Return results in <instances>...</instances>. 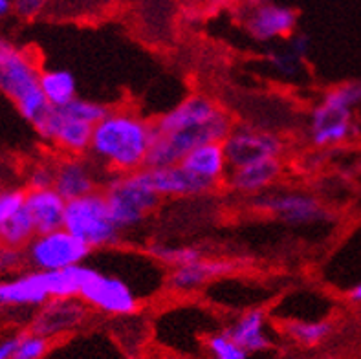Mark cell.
Here are the masks:
<instances>
[{
  "instance_id": "obj_1",
  "label": "cell",
  "mask_w": 361,
  "mask_h": 359,
  "mask_svg": "<svg viewBox=\"0 0 361 359\" xmlns=\"http://www.w3.org/2000/svg\"><path fill=\"white\" fill-rule=\"evenodd\" d=\"M233 127L224 107L204 94H192L154 119V140L147 167L180 164L195 147L224 141Z\"/></svg>"
},
{
  "instance_id": "obj_2",
  "label": "cell",
  "mask_w": 361,
  "mask_h": 359,
  "mask_svg": "<svg viewBox=\"0 0 361 359\" xmlns=\"http://www.w3.org/2000/svg\"><path fill=\"white\" fill-rule=\"evenodd\" d=\"M152 140L154 121L136 110L109 109L94 125L87 154L106 176L136 173L147 167Z\"/></svg>"
},
{
  "instance_id": "obj_3",
  "label": "cell",
  "mask_w": 361,
  "mask_h": 359,
  "mask_svg": "<svg viewBox=\"0 0 361 359\" xmlns=\"http://www.w3.org/2000/svg\"><path fill=\"white\" fill-rule=\"evenodd\" d=\"M41 72L32 51L0 35V96L8 97L32 125L50 107L39 87Z\"/></svg>"
},
{
  "instance_id": "obj_4",
  "label": "cell",
  "mask_w": 361,
  "mask_h": 359,
  "mask_svg": "<svg viewBox=\"0 0 361 359\" xmlns=\"http://www.w3.org/2000/svg\"><path fill=\"white\" fill-rule=\"evenodd\" d=\"M101 191L105 195L112 219L123 233L140 228L161 202L147 178L145 169L136 173L110 174Z\"/></svg>"
},
{
  "instance_id": "obj_5",
  "label": "cell",
  "mask_w": 361,
  "mask_h": 359,
  "mask_svg": "<svg viewBox=\"0 0 361 359\" xmlns=\"http://www.w3.org/2000/svg\"><path fill=\"white\" fill-rule=\"evenodd\" d=\"M63 228L85 242L92 251L110 250L125 235L112 219L101 189L66 202Z\"/></svg>"
},
{
  "instance_id": "obj_6",
  "label": "cell",
  "mask_w": 361,
  "mask_h": 359,
  "mask_svg": "<svg viewBox=\"0 0 361 359\" xmlns=\"http://www.w3.org/2000/svg\"><path fill=\"white\" fill-rule=\"evenodd\" d=\"M27 268L39 272H55L70 266L85 264L90 259L92 250L68 229L37 233L24 248Z\"/></svg>"
},
{
  "instance_id": "obj_7",
  "label": "cell",
  "mask_w": 361,
  "mask_h": 359,
  "mask_svg": "<svg viewBox=\"0 0 361 359\" xmlns=\"http://www.w3.org/2000/svg\"><path fill=\"white\" fill-rule=\"evenodd\" d=\"M79 299L88 308L116 317L133 315L140 308V297L121 275L101 272L96 266H90L88 269L79 291Z\"/></svg>"
},
{
  "instance_id": "obj_8",
  "label": "cell",
  "mask_w": 361,
  "mask_h": 359,
  "mask_svg": "<svg viewBox=\"0 0 361 359\" xmlns=\"http://www.w3.org/2000/svg\"><path fill=\"white\" fill-rule=\"evenodd\" d=\"M37 134L63 152L64 156H82L88 152L94 125L75 118L66 107H48L33 123Z\"/></svg>"
},
{
  "instance_id": "obj_9",
  "label": "cell",
  "mask_w": 361,
  "mask_h": 359,
  "mask_svg": "<svg viewBox=\"0 0 361 359\" xmlns=\"http://www.w3.org/2000/svg\"><path fill=\"white\" fill-rule=\"evenodd\" d=\"M253 205L288 226H310L329 220L325 205L302 191H266L255 196Z\"/></svg>"
},
{
  "instance_id": "obj_10",
  "label": "cell",
  "mask_w": 361,
  "mask_h": 359,
  "mask_svg": "<svg viewBox=\"0 0 361 359\" xmlns=\"http://www.w3.org/2000/svg\"><path fill=\"white\" fill-rule=\"evenodd\" d=\"M222 145L228 156L229 169L261 159L281 158L284 152V143L277 134L252 125L231 128Z\"/></svg>"
},
{
  "instance_id": "obj_11",
  "label": "cell",
  "mask_w": 361,
  "mask_h": 359,
  "mask_svg": "<svg viewBox=\"0 0 361 359\" xmlns=\"http://www.w3.org/2000/svg\"><path fill=\"white\" fill-rule=\"evenodd\" d=\"M50 299V272L30 268L0 279V308H39Z\"/></svg>"
},
{
  "instance_id": "obj_12",
  "label": "cell",
  "mask_w": 361,
  "mask_h": 359,
  "mask_svg": "<svg viewBox=\"0 0 361 359\" xmlns=\"http://www.w3.org/2000/svg\"><path fill=\"white\" fill-rule=\"evenodd\" d=\"M54 189L66 202L99 191L103 171L90 158L64 156L54 164Z\"/></svg>"
},
{
  "instance_id": "obj_13",
  "label": "cell",
  "mask_w": 361,
  "mask_h": 359,
  "mask_svg": "<svg viewBox=\"0 0 361 359\" xmlns=\"http://www.w3.org/2000/svg\"><path fill=\"white\" fill-rule=\"evenodd\" d=\"M147 178L160 198H195L211 195L219 183L191 173L182 164L165 165V167H145Z\"/></svg>"
},
{
  "instance_id": "obj_14",
  "label": "cell",
  "mask_w": 361,
  "mask_h": 359,
  "mask_svg": "<svg viewBox=\"0 0 361 359\" xmlns=\"http://www.w3.org/2000/svg\"><path fill=\"white\" fill-rule=\"evenodd\" d=\"M308 132H310V141L316 147H332L343 143L354 134L353 109L323 97L319 105L312 110Z\"/></svg>"
},
{
  "instance_id": "obj_15",
  "label": "cell",
  "mask_w": 361,
  "mask_h": 359,
  "mask_svg": "<svg viewBox=\"0 0 361 359\" xmlns=\"http://www.w3.org/2000/svg\"><path fill=\"white\" fill-rule=\"evenodd\" d=\"M298 26V15L292 8L275 2H262L246 15L244 28L257 42L288 39Z\"/></svg>"
},
{
  "instance_id": "obj_16",
  "label": "cell",
  "mask_w": 361,
  "mask_h": 359,
  "mask_svg": "<svg viewBox=\"0 0 361 359\" xmlns=\"http://www.w3.org/2000/svg\"><path fill=\"white\" fill-rule=\"evenodd\" d=\"M235 269H237V262L233 260L200 257L195 262L171 269L167 275V288L176 293H191V291L207 286L209 282L228 277Z\"/></svg>"
},
{
  "instance_id": "obj_17",
  "label": "cell",
  "mask_w": 361,
  "mask_h": 359,
  "mask_svg": "<svg viewBox=\"0 0 361 359\" xmlns=\"http://www.w3.org/2000/svg\"><path fill=\"white\" fill-rule=\"evenodd\" d=\"M88 306L79 297L72 299H50L41 306V312L33 321V332L44 337L66 334L81 327L87 319Z\"/></svg>"
},
{
  "instance_id": "obj_18",
  "label": "cell",
  "mask_w": 361,
  "mask_h": 359,
  "mask_svg": "<svg viewBox=\"0 0 361 359\" xmlns=\"http://www.w3.org/2000/svg\"><path fill=\"white\" fill-rule=\"evenodd\" d=\"M281 173H283L281 158L261 159V162L229 169L224 182L237 195L257 196L270 191L274 183L279 180Z\"/></svg>"
},
{
  "instance_id": "obj_19",
  "label": "cell",
  "mask_w": 361,
  "mask_h": 359,
  "mask_svg": "<svg viewBox=\"0 0 361 359\" xmlns=\"http://www.w3.org/2000/svg\"><path fill=\"white\" fill-rule=\"evenodd\" d=\"M24 207L32 217L37 233L54 231L63 228L66 200L54 187L46 189H26Z\"/></svg>"
},
{
  "instance_id": "obj_20",
  "label": "cell",
  "mask_w": 361,
  "mask_h": 359,
  "mask_svg": "<svg viewBox=\"0 0 361 359\" xmlns=\"http://www.w3.org/2000/svg\"><path fill=\"white\" fill-rule=\"evenodd\" d=\"M180 164L188 167L191 173L206 178L209 182L219 183V185L224 182L229 171L228 156H226L222 141H209V143L195 147L192 150H189Z\"/></svg>"
},
{
  "instance_id": "obj_21",
  "label": "cell",
  "mask_w": 361,
  "mask_h": 359,
  "mask_svg": "<svg viewBox=\"0 0 361 359\" xmlns=\"http://www.w3.org/2000/svg\"><path fill=\"white\" fill-rule=\"evenodd\" d=\"M228 336L247 352L266 351L271 345L266 334V314L262 310H247L233 324L226 328Z\"/></svg>"
},
{
  "instance_id": "obj_22",
  "label": "cell",
  "mask_w": 361,
  "mask_h": 359,
  "mask_svg": "<svg viewBox=\"0 0 361 359\" xmlns=\"http://www.w3.org/2000/svg\"><path fill=\"white\" fill-rule=\"evenodd\" d=\"M39 87H41L48 105L51 107H63L78 97V81L68 70H42L41 78H39Z\"/></svg>"
},
{
  "instance_id": "obj_23",
  "label": "cell",
  "mask_w": 361,
  "mask_h": 359,
  "mask_svg": "<svg viewBox=\"0 0 361 359\" xmlns=\"http://www.w3.org/2000/svg\"><path fill=\"white\" fill-rule=\"evenodd\" d=\"M310 50V41L305 35H295L290 39L286 50L274 51L270 55V68L281 78H295L299 73V66L307 59Z\"/></svg>"
},
{
  "instance_id": "obj_24",
  "label": "cell",
  "mask_w": 361,
  "mask_h": 359,
  "mask_svg": "<svg viewBox=\"0 0 361 359\" xmlns=\"http://www.w3.org/2000/svg\"><path fill=\"white\" fill-rule=\"evenodd\" d=\"M149 257L152 260H156L160 266L173 269L195 262L200 257H204V253H202V250L197 248V245H176L158 242V244H151V248H149Z\"/></svg>"
},
{
  "instance_id": "obj_25",
  "label": "cell",
  "mask_w": 361,
  "mask_h": 359,
  "mask_svg": "<svg viewBox=\"0 0 361 359\" xmlns=\"http://www.w3.org/2000/svg\"><path fill=\"white\" fill-rule=\"evenodd\" d=\"M37 231L32 222V217L26 211V207H23L4 224V228L0 229V244L26 248L27 242L32 241Z\"/></svg>"
},
{
  "instance_id": "obj_26",
  "label": "cell",
  "mask_w": 361,
  "mask_h": 359,
  "mask_svg": "<svg viewBox=\"0 0 361 359\" xmlns=\"http://www.w3.org/2000/svg\"><path fill=\"white\" fill-rule=\"evenodd\" d=\"M284 330L293 341L305 346H314L319 345L329 336L332 327L325 321H288L284 324Z\"/></svg>"
},
{
  "instance_id": "obj_27",
  "label": "cell",
  "mask_w": 361,
  "mask_h": 359,
  "mask_svg": "<svg viewBox=\"0 0 361 359\" xmlns=\"http://www.w3.org/2000/svg\"><path fill=\"white\" fill-rule=\"evenodd\" d=\"M207 351L215 359H247L250 354L237 341H233L226 330L207 339Z\"/></svg>"
},
{
  "instance_id": "obj_28",
  "label": "cell",
  "mask_w": 361,
  "mask_h": 359,
  "mask_svg": "<svg viewBox=\"0 0 361 359\" xmlns=\"http://www.w3.org/2000/svg\"><path fill=\"white\" fill-rule=\"evenodd\" d=\"M24 200H26V189H20V187L0 189V229L4 228V224L13 214L23 209Z\"/></svg>"
},
{
  "instance_id": "obj_29",
  "label": "cell",
  "mask_w": 361,
  "mask_h": 359,
  "mask_svg": "<svg viewBox=\"0 0 361 359\" xmlns=\"http://www.w3.org/2000/svg\"><path fill=\"white\" fill-rule=\"evenodd\" d=\"M64 107H66L75 118L90 123V125H96V123L109 112V109H106L105 105H101L97 101L85 99V97L79 96L75 97V99L70 101V103H66Z\"/></svg>"
},
{
  "instance_id": "obj_30",
  "label": "cell",
  "mask_w": 361,
  "mask_h": 359,
  "mask_svg": "<svg viewBox=\"0 0 361 359\" xmlns=\"http://www.w3.org/2000/svg\"><path fill=\"white\" fill-rule=\"evenodd\" d=\"M48 352V337L39 334L18 337V345L11 359H41Z\"/></svg>"
},
{
  "instance_id": "obj_31",
  "label": "cell",
  "mask_w": 361,
  "mask_h": 359,
  "mask_svg": "<svg viewBox=\"0 0 361 359\" xmlns=\"http://www.w3.org/2000/svg\"><path fill=\"white\" fill-rule=\"evenodd\" d=\"M26 251L24 248L0 244V275H15L26 268Z\"/></svg>"
},
{
  "instance_id": "obj_32",
  "label": "cell",
  "mask_w": 361,
  "mask_h": 359,
  "mask_svg": "<svg viewBox=\"0 0 361 359\" xmlns=\"http://www.w3.org/2000/svg\"><path fill=\"white\" fill-rule=\"evenodd\" d=\"M325 97L330 101H334V103H338V105H343L347 107V109H354V107L361 103V81L341 85V87L330 90Z\"/></svg>"
},
{
  "instance_id": "obj_33",
  "label": "cell",
  "mask_w": 361,
  "mask_h": 359,
  "mask_svg": "<svg viewBox=\"0 0 361 359\" xmlns=\"http://www.w3.org/2000/svg\"><path fill=\"white\" fill-rule=\"evenodd\" d=\"M54 165L51 164H35L30 167L26 174L27 189H46V187H54Z\"/></svg>"
},
{
  "instance_id": "obj_34",
  "label": "cell",
  "mask_w": 361,
  "mask_h": 359,
  "mask_svg": "<svg viewBox=\"0 0 361 359\" xmlns=\"http://www.w3.org/2000/svg\"><path fill=\"white\" fill-rule=\"evenodd\" d=\"M13 13L23 18H35L50 4V0H9Z\"/></svg>"
},
{
  "instance_id": "obj_35",
  "label": "cell",
  "mask_w": 361,
  "mask_h": 359,
  "mask_svg": "<svg viewBox=\"0 0 361 359\" xmlns=\"http://www.w3.org/2000/svg\"><path fill=\"white\" fill-rule=\"evenodd\" d=\"M17 345H18V337H9V339L0 341V359L13 358Z\"/></svg>"
},
{
  "instance_id": "obj_36",
  "label": "cell",
  "mask_w": 361,
  "mask_h": 359,
  "mask_svg": "<svg viewBox=\"0 0 361 359\" xmlns=\"http://www.w3.org/2000/svg\"><path fill=\"white\" fill-rule=\"evenodd\" d=\"M13 9H11V2L9 0H0V20L8 17Z\"/></svg>"
},
{
  "instance_id": "obj_37",
  "label": "cell",
  "mask_w": 361,
  "mask_h": 359,
  "mask_svg": "<svg viewBox=\"0 0 361 359\" xmlns=\"http://www.w3.org/2000/svg\"><path fill=\"white\" fill-rule=\"evenodd\" d=\"M348 296H350V299H353L354 303H361V282L360 284H356L353 290H350V293H348Z\"/></svg>"
}]
</instances>
